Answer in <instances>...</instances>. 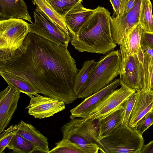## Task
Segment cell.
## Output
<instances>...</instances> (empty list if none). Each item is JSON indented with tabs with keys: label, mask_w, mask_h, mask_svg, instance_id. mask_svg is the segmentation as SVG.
Returning <instances> with one entry per match:
<instances>
[{
	"label": "cell",
	"mask_w": 153,
	"mask_h": 153,
	"mask_svg": "<svg viewBox=\"0 0 153 153\" xmlns=\"http://www.w3.org/2000/svg\"><path fill=\"white\" fill-rule=\"evenodd\" d=\"M78 71L67 48L30 32L12 56L0 61V72L12 74L37 93L65 104L78 98L74 91Z\"/></svg>",
	"instance_id": "cell-1"
},
{
	"label": "cell",
	"mask_w": 153,
	"mask_h": 153,
	"mask_svg": "<svg viewBox=\"0 0 153 153\" xmlns=\"http://www.w3.org/2000/svg\"><path fill=\"white\" fill-rule=\"evenodd\" d=\"M110 13L98 6L70 40L75 49L84 52L105 54L117 46L113 38L110 23Z\"/></svg>",
	"instance_id": "cell-2"
},
{
	"label": "cell",
	"mask_w": 153,
	"mask_h": 153,
	"mask_svg": "<svg viewBox=\"0 0 153 153\" xmlns=\"http://www.w3.org/2000/svg\"><path fill=\"white\" fill-rule=\"evenodd\" d=\"M121 63L118 50H113L101 57L96 62L78 98H85L108 85L119 75Z\"/></svg>",
	"instance_id": "cell-3"
},
{
	"label": "cell",
	"mask_w": 153,
	"mask_h": 153,
	"mask_svg": "<svg viewBox=\"0 0 153 153\" xmlns=\"http://www.w3.org/2000/svg\"><path fill=\"white\" fill-rule=\"evenodd\" d=\"M97 144L101 153H140L144 140L135 128L121 124Z\"/></svg>",
	"instance_id": "cell-4"
},
{
	"label": "cell",
	"mask_w": 153,
	"mask_h": 153,
	"mask_svg": "<svg viewBox=\"0 0 153 153\" xmlns=\"http://www.w3.org/2000/svg\"><path fill=\"white\" fill-rule=\"evenodd\" d=\"M83 121L82 118H74L61 128L62 139H67L86 149L89 153L99 151L98 120Z\"/></svg>",
	"instance_id": "cell-5"
},
{
	"label": "cell",
	"mask_w": 153,
	"mask_h": 153,
	"mask_svg": "<svg viewBox=\"0 0 153 153\" xmlns=\"http://www.w3.org/2000/svg\"><path fill=\"white\" fill-rule=\"evenodd\" d=\"M29 33V24L22 19L0 21V61L12 56Z\"/></svg>",
	"instance_id": "cell-6"
},
{
	"label": "cell",
	"mask_w": 153,
	"mask_h": 153,
	"mask_svg": "<svg viewBox=\"0 0 153 153\" xmlns=\"http://www.w3.org/2000/svg\"><path fill=\"white\" fill-rule=\"evenodd\" d=\"M35 22L29 24V32L39 36L67 48L71 38L36 5L33 12Z\"/></svg>",
	"instance_id": "cell-7"
},
{
	"label": "cell",
	"mask_w": 153,
	"mask_h": 153,
	"mask_svg": "<svg viewBox=\"0 0 153 153\" xmlns=\"http://www.w3.org/2000/svg\"><path fill=\"white\" fill-rule=\"evenodd\" d=\"M121 87L116 89L96 105L88 115L82 118L83 121H94L102 118L123 105L136 91L120 84Z\"/></svg>",
	"instance_id": "cell-8"
},
{
	"label": "cell",
	"mask_w": 153,
	"mask_h": 153,
	"mask_svg": "<svg viewBox=\"0 0 153 153\" xmlns=\"http://www.w3.org/2000/svg\"><path fill=\"white\" fill-rule=\"evenodd\" d=\"M30 102L26 108L28 114L35 118L42 119L49 117L63 111L65 104L55 98L43 96L38 94L36 96L30 94Z\"/></svg>",
	"instance_id": "cell-9"
},
{
	"label": "cell",
	"mask_w": 153,
	"mask_h": 153,
	"mask_svg": "<svg viewBox=\"0 0 153 153\" xmlns=\"http://www.w3.org/2000/svg\"><path fill=\"white\" fill-rule=\"evenodd\" d=\"M141 0H138L133 8L121 17L110 16L111 34L114 42L120 45L123 37L139 23V13Z\"/></svg>",
	"instance_id": "cell-10"
},
{
	"label": "cell",
	"mask_w": 153,
	"mask_h": 153,
	"mask_svg": "<svg viewBox=\"0 0 153 153\" xmlns=\"http://www.w3.org/2000/svg\"><path fill=\"white\" fill-rule=\"evenodd\" d=\"M20 92L8 85L0 93V133L8 126L17 108Z\"/></svg>",
	"instance_id": "cell-11"
},
{
	"label": "cell",
	"mask_w": 153,
	"mask_h": 153,
	"mask_svg": "<svg viewBox=\"0 0 153 153\" xmlns=\"http://www.w3.org/2000/svg\"><path fill=\"white\" fill-rule=\"evenodd\" d=\"M142 64L136 54L129 56L124 66L120 69V84L138 92L143 90L141 80Z\"/></svg>",
	"instance_id": "cell-12"
},
{
	"label": "cell",
	"mask_w": 153,
	"mask_h": 153,
	"mask_svg": "<svg viewBox=\"0 0 153 153\" xmlns=\"http://www.w3.org/2000/svg\"><path fill=\"white\" fill-rule=\"evenodd\" d=\"M120 84L119 79H115L106 87L85 98L70 111L71 119L84 118L104 98L114 91Z\"/></svg>",
	"instance_id": "cell-13"
},
{
	"label": "cell",
	"mask_w": 153,
	"mask_h": 153,
	"mask_svg": "<svg viewBox=\"0 0 153 153\" xmlns=\"http://www.w3.org/2000/svg\"><path fill=\"white\" fill-rule=\"evenodd\" d=\"M143 32V28L139 23L123 37L119 50L121 57L120 69L124 66L129 56L136 54L141 45Z\"/></svg>",
	"instance_id": "cell-14"
},
{
	"label": "cell",
	"mask_w": 153,
	"mask_h": 153,
	"mask_svg": "<svg viewBox=\"0 0 153 153\" xmlns=\"http://www.w3.org/2000/svg\"><path fill=\"white\" fill-rule=\"evenodd\" d=\"M137 92V98L128 123L129 126L132 128H135L139 121L153 109V91L142 90Z\"/></svg>",
	"instance_id": "cell-15"
},
{
	"label": "cell",
	"mask_w": 153,
	"mask_h": 153,
	"mask_svg": "<svg viewBox=\"0 0 153 153\" xmlns=\"http://www.w3.org/2000/svg\"><path fill=\"white\" fill-rule=\"evenodd\" d=\"M12 19H24L33 23L23 0H0V21Z\"/></svg>",
	"instance_id": "cell-16"
},
{
	"label": "cell",
	"mask_w": 153,
	"mask_h": 153,
	"mask_svg": "<svg viewBox=\"0 0 153 153\" xmlns=\"http://www.w3.org/2000/svg\"><path fill=\"white\" fill-rule=\"evenodd\" d=\"M16 134L21 136L33 144L36 149L34 152L49 153L48 138L31 124L21 120L16 124Z\"/></svg>",
	"instance_id": "cell-17"
},
{
	"label": "cell",
	"mask_w": 153,
	"mask_h": 153,
	"mask_svg": "<svg viewBox=\"0 0 153 153\" xmlns=\"http://www.w3.org/2000/svg\"><path fill=\"white\" fill-rule=\"evenodd\" d=\"M80 1L74 6L65 16L64 19L70 34L76 35L84 23L94 13L95 9H87Z\"/></svg>",
	"instance_id": "cell-18"
},
{
	"label": "cell",
	"mask_w": 153,
	"mask_h": 153,
	"mask_svg": "<svg viewBox=\"0 0 153 153\" xmlns=\"http://www.w3.org/2000/svg\"><path fill=\"white\" fill-rule=\"evenodd\" d=\"M123 104L105 117L98 120V141L108 136L122 124L124 111Z\"/></svg>",
	"instance_id": "cell-19"
},
{
	"label": "cell",
	"mask_w": 153,
	"mask_h": 153,
	"mask_svg": "<svg viewBox=\"0 0 153 153\" xmlns=\"http://www.w3.org/2000/svg\"><path fill=\"white\" fill-rule=\"evenodd\" d=\"M150 0H141L139 13V22L144 32L153 33V15Z\"/></svg>",
	"instance_id": "cell-20"
},
{
	"label": "cell",
	"mask_w": 153,
	"mask_h": 153,
	"mask_svg": "<svg viewBox=\"0 0 153 153\" xmlns=\"http://www.w3.org/2000/svg\"><path fill=\"white\" fill-rule=\"evenodd\" d=\"M43 12L65 33L70 35L63 18L59 15L45 0H32Z\"/></svg>",
	"instance_id": "cell-21"
},
{
	"label": "cell",
	"mask_w": 153,
	"mask_h": 153,
	"mask_svg": "<svg viewBox=\"0 0 153 153\" xmlns=\"http://www.w3.org/2000/svg\"><path fill=\"white\" fill-rule=\"evenodd\" d=\"M141 80L143 90L153 91V57L145 53L142 64Z\"/></svg>",
	"instance_id": "cell-22"
},
{
	"label": "cell",
	"mask_w": 153,
	"mask_h": 153,
	"mask_svg": "<svg viewBox=\"0 0 153 153\" xmlns=\"http://www.w3.org/2000/svg\"><path fill=\"white\" fill-rule=\"evenodd\" d=\"M12 153H34L36 149L35 146L21 136L15 134L7 146Z\"/></svg>",
	"instance_id": "cell-23"
},
{
	"label": "cell",
	"mask_w": 153,
	"mask_h": 153,
	"mask_svg": "<svg viewBox=\"0 0 153 153\" xmlns=\"http://www.w3.org/2000/svg\"><path fill=\"white\" fill-rule=\"evenodd\" d=\"M96 62L93 59L86 60L83 63L82 68L78 71L74 85V91L77 97L88 79Z\"/></svg>",
	"instance_id": "cell-24"
},
{
	"label": "cell",
	"mask_w": 153,
	"mask_h": 153,
	"mask_svg": "<svg viewBox=\"0 0 153 153\" xmlns=\"http://www.w3.org/2000/svg\"><path fill=\"white\" fill-rule=\"evenodd\" d=\"M0 75L8 84V85L13 86L20 93H22L27 95L31 94L36 96L38 94L30 84L12 74L0 72Z\"/></svg>",
	"instance_id": "cell-25"
},
{
	"label": "cell",
	"mask_w": 153,
	"mask_h": 153,
	"mask_svg": "<svg viewBox=\"0 0 153 153\" xmlns=\"http://www.w3.org/2000/svg\"><path fill=\"white\" fill-rule=\"evenodd\" d=\"M49 153H89L81 146L65 139L56 143L55 146Z\"/></svg>",
	"instance_id": "cell-26"
},
{
	"label": "cell",
	"mask_w": 153,
	"mask_h": 153,
	"mask_svg": "<svg viewBox=\"0 0 153 153\" xmlns=\"http://www.w3.org/2000/svg\"><path fill=\"white\" fill-rule=\"evenodd\" d=\"M63 19L66 14L82 0H45Z\"/></svg>",
	"instance_id": "cell-27"
},
{
	"label": "cell",
	"mask_w": 153,
	"mask_h": 153,
	"mask_svg": "<svg viewBox=\"0 0 153 153\" xmlns=\"http://www.w3.org/2000/svg\"><path fill=\"white\" fill-rule=\"evenodd\" d=\"M16 125H12L7 129L4 130L0 133V153H2L7 147L13 135L16 133Z\"/></svg>",
	"instance_id": "cell-28"
},
{
	"label": "cell",
	"mask_w": 153,
	"mask_h": 153,
	"mask_svg": "<svg viewBox=\"0 0 153 153\" xmlns=\"http://www.w3.org/2000/svg\"><path fill=\"white\" fill-rule=\"evenodd\" d=\"M137 95V92L130 96L124 102V111L121 124L128 125L129 120Z\"/></svg>",
	"instance_id": "cell-29"
},
{
	"label": "cell",
	"mask_w": 153,
	"mask_h": 153,
	"mask_svg": "<svg viewBox=\"0 0 153 153\" xmlns=\"http://www.w3.org/2000/svg\"><path fill=\"white\" fill-rule=\"evenodd\" d=\"M153 124V109L145 115L137 124L135 128L141 135Z\"/></svg>",
	"instance_id": "cell-30"
},
{
	"label": "cell",
	"mask_w": 153,
	"mask_h": 153,
	"mask_svg": "<svg viewBox=\"0 0 153 153\" xmlns=\"http://www.w3.org/2000/svg\"><path fill=\"white\" fill-rule=\"evenodd\" d=\"M138 0H122L118 16L121 17L128 13L134 7Z\"/></svg>",
	"instance_id": "cell-31"
},
{
	"label": "cell",
	"mask_w": 153,
	"mask_h": 153,
	"mask_svg": "<svg viewBox=\"0 0 153 153\" xmlns=\"http://www.w3.org/2000/svg\"><path fill=\"white\" fill-rule=\"evenodd\" d=\"M141 46L153 49V33L143 31L140 42Z\"/></svg>",
	"instance_id": "cell-32"
},
{
	"label": "cell",
	"mask_w": 153,
	"mask_h": 153,
	"mask_svg": "<svg viewBox=\"0 0 153 153\" xmlns=\"http://www.w3.org/2000/svg\"><path fill=\"white\" fill-rule=\"evenodd\" d=\"M122 0H110L114 10V13L113 16H118L120 4Z\"/></svg>",
	"instance_id": "cell-33"
},
{
	"label": "cell",
	"mask_w": 153,
	"mask_h": 153,
	"mask_svg": "<svg viewBox=\"0 0 153 153\" xmlns=\"http://www.w3.org/2000/svg\"><path fill=\"white\" fill-rule=\"evenodd\" d=\"M140 153H153V141L147 144H144Z\"/></svg>",
	"instance_id": "cell-34"
},
{
	"label": "cell",
	"mask_w": 153,
	"mask_h": 153,
	"mask_svg": "<svg viewBox=\"0 0 153 153\" xmlns=\"http://www.w3.org/2000/svg\"><path fill=\"white\" fill-rule=\"evenodd\" d=\"M136 54L139 61L142 64L144 60L145 53L141 45L139 47Z\"/></svg>",
	"instance_id": "cell-35"
},
{
	"label": "cell",
	"mask_w": 153,
	"mask_h": 153,
	"mask_svg": "<svg viewBox=\"0 0 153 153\" xmlns=\"http://www.w3.org/2000/svg\"><path fill=\"white\" fill-rule=\"evenodd\" d=\"M141 47L145 53L153 57V49L146 47Z\"/></svg>",
	"instance_id": "cell-36"
}]
</instances>
